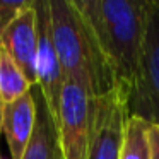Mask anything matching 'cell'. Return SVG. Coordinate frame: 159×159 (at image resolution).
<instances>
[{"mask_svg": "<svg viewBox=\"0 0 159 159\" xmlns=\"http://www.w3.org/2000/svg\"><path fill=\"white\" fill-rule=\"evenodd\" d=\"M2 113H4V101L0 98V134H2ZM0 157H2V154H0Z\"/></svg>", "mask_w": 159, "mask_h": 159, "instance_id": "obj_14", "label": "cell"}, {"mask_svg": "<svg viewBox=\"0 0 159 159\" xmlns=\"http://www.w3.org/2000/svg\"><path fill=\"white\" fill-rule=\"evenodd\" d=\"M29 89H31V84L28 82L19 65L0 43V98L4 104L19 99L26 93H29Z\"/></svg>", "mask_w": 159, "mask_h": 159, "instance_id": "obj_10", "label": "cell"}, {"mask_svg": "<svg viewBox=\"0 0 159 159\" xmlns=\"http://www.w3.org/2000/svg\"><path fill=\"white\" fill-rule=\"evenodd\" d=\"M31 94L36 104V121L33 137L26 147L22 159H63L62 147H60L58 123L50 111L38 84L31 87Z\"/></svg>", "mask_w": 159, "mask_h": 159, "instance_id": "obj_9", "label": "cell"}, {"mask_svg": "<svg viewBox=\"0 0 159 159\" xmlns=\"http://www.w3.org/2000/svg\"><path fill=\"white\" fill-rule=\"evenodd\" d=\"M29 5V2H2L0 0V43H2V36H4L5 29L9 28L12 21L24 11Z\"/></svg>", "mask_w": 159, "mask_h": 159, "instance_id": "obj_12", "label": "cell"}, {"mask_svg": "<svg viewBox=\"0 0 159 159\" xmlns=\"http://www.w3.org/2000/svg\"><path fill=\"white\" fill-rule=\"evenodd\" d=\"M101 57L125 94L140 80L147 0H74Z\"/></svg>", "mask_w": 159, "mask_h": 159, "instance_id": "obj_1", "label": "cell"}, {"mask_svg": "<svg viewBox=\"0 0 159 159\" xmlns=\"http://www.w3.org/2000/svg\"><path fill=\"white\" fill-rule=\"evenodd\" d=\"M52 34L65 79L86 86L94 98L110 93L115 80L74 0H48Z\"/></svg>", "mask_w": 159, "mask_h": 159, "instance_id": "obj_2", "label": "cell"}, {"mask_svg": "<svg viewBox=\"0 0 159 159\" xmlns=\"http://www.w3.org/2000/svg\"><path fill=\"white\" fill-rule=\"evenodd\" d=\"M128 116L159 125V2L147 0L140 80L127 98Z\"/></svg>", "mask_w": 159, "mask_h": 159, "instance_id": "obj_4", "label": "cell"}, {"mask_svg": "<svg viewBox=\"0 0 159 159\" xmlns=\"http://www.w3.org/2000/svg\"><path fill=\"white\" fill-rule=\"evenodd\" d=\"M36 104L31 89L12 103L4 104L2 113V134L9 145L11 159H22L29 140L34 132Z\"/></svg>", "mask_w": 159, "mask_h": 159, "instance_id": "obj_8", "label": "cell"}, {"mask_svg": "<svg viewBox=\"0 0 159 159\" xmlns=\"http://www.w3.org/2000/svg\"><path fill=\"white\" fill-rule=\"evenodd\" d=\"M127 120V94L120 87L94 98L87 159H120Z\"/></svg>", "mask_w": 159, "mask_h": 159, "instance_id": "obj_5", "label": "cell"}, {"mask_svg": "<svg viewBox=\"0 0 159 159\" xmlns=\"http://www.w3.org/2000/svg\"><path fill=\"white\" fill-rule=\"evenodd\" d=\"M120 159H151L149 123L139 116H128Z\"/></svg>", "mask_w": 159, "mask_h": 159, "instance_id": "obj_11", "label": "cell"}, {"mask_svg": "<svg viewBox=\"0 0 159 159\" xmlns=\"http://www.w3.org/2000/svg\"><path fill=\"white\" fill-rule=\"evenodd\" d=\"M38 22V60H36V79L46 99L50 111L58 121L60 98L65 84V75L60 67L58 55L55 50L52 34V17H50L48 0H33Z\"/></svg>", "mask_w": 159, "mask_h": 159, "instance_id": "obj_6", "label": "cell"}, {"mask_svg": "<svg viewBox=\"0 0 159 159\" xmlns=\"http://www.w3.org/2000/svg\"><path fill=\"white\" fill-rule=\"evenodd\" d=\"M149 147L151 159H159V125L149 123Z\"/></svg>", "mask_w": 159, "mask_h": 159, "instance_id": "obj_13", "label": "cell"}, {"mask_svg": "<svg viewBox=\"0 0 159 159\" xmlns=\"http://www.w3.org/2000/svg\"><path fill=\"white\" fill-rule=\"evenodd\" d=\"M2 46L19 65L31 87L36 86L38 84V79H36L38 22H36V11L33 0L5 29L2 36Z\"/></svg>", "mask_w": 159, "mask_h": 159, "instance_id": "obj_7", "label": "cell"}, {"mask_svg": "<svg viewBox=\"0 0 159 159\" xmlns=\"http://www.w3.org/2000/svg\"><path fill=\"white\" fill-rule=\"evenodd\" d=\"M94 96L77 80L65 79L60 98L58 135L63 159H87Z\"/></svg>", "mask_w": 159, "mask_h": 159, "instance_id": "obj_3", "label": "cell"}]
</instances>
